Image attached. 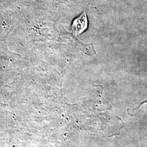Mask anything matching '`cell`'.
Wrapping results in <instances>:
<instances>
[{
    "mask_svg": "<svg viewBox=\"0 0 147 147\" xmlns=\"http://www.w3.org/2000/svg\"><path fill=\"white\" fill-rule=\"evenodd\" d=\"M87 26L88 20L87 14L84 11L79 17L74 20L71 29L75 35H78L86 30Z\"/></svg>",
    "mask_w": 147,
    "mask_h": 147,
    "instance_id": "obj_1",
    "label": "cell"
}]
</instances>
